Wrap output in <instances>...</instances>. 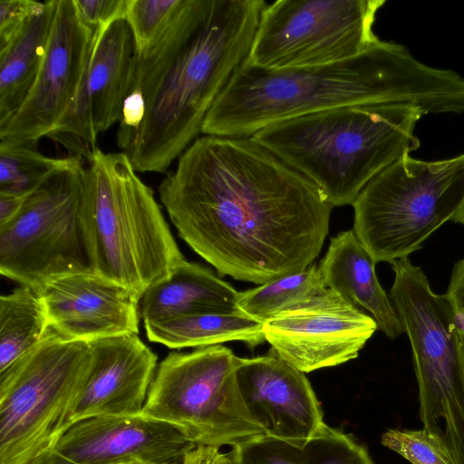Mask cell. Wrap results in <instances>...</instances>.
<instances>
[{
  "label": "cell",
  "instance_id": "ac0fdd59",
  "mask_svg": "<svg viewBox=\"0 0 464 464\" xmlns=\"http://www.w3.org/2000/svg\"><path fill=\"white\" fill-rule=\"evenodd\" d=\"M88 343L92 364L69 425L92 417L140 413L157 370V355L136 334Z\"/></svg>",
  "mask_w": 464,
  "mask_h": 464
},
{
  "label": "cell",
  "instance_id": "d4e9b609",
  "mask_svg": "<svg viewBox=\"0 0 464 464\" xmlns=\"http://www.w3.org/2000/svg\"><path fill=\"white\" fill-rule=\"evenodd\" d=\"M38 141L0 140V193L27 196L82 159L44 155Z\"/></svg>",
  "mask_w": 464,
  "mask_h": 464
},
{
  "label": "cell",
  "instance_id": "52a82bcc",
  "mask_svg": "<svg viewBox=\"0 0 464 464\" xmlns=\"http://www.w3.org/2000/svg\"><path fill=\"white\" fill-rule=\"evenodd\" d=\"M464 197V153L427 161L405 155L362 190L353 232L376 263L409 257L447 221Z\"/></svg>",
  "mask_w": 464,
  "mask_h": 464
},
{
  "label": "cell",
  "instance_id": "d590c367",
  "mask_svg": "<svg viewBox=\"0 0 464 464\" xmlns=\"http://www.w3.org/2000/svg\"><path fill=\"white\" fill-rule=\"evenodd\" d=\"M450 221L464 225V197Z\"/></svg>",
  "mask_w": 464,
  "mask_h": 464
},
{
  "label": "cell",
  "instance_id": "7c38bea8",
  "mask_svg": "<svg viewBox=\"0 0 464 464\" xmlns=\"http://www.w3.org/2000/svg\"><path fill=\"white\" fill-rule=\"evenodd\" d=\"M377 329L370 314L329 288L263 325L271 348L303 372L357 358Z\"/></svg>",
  "mask_w": 464,
  "mask_h": 464
},
{
  "label": "cell",
  "instance_id": "8992f818",
  "mask_svg": "<svg viewBox=\"0 0 464 464\" xmlns=\"http://www.w3.org/2000/svg\"><path fill=\"white\" fill-rule=\"evenodd\" d=\"M92 352L86 342L45 337L0 373V464H27L53 450L86 384Z\"/></svg>",
  "mask_w": 464,
  "mask_h": 464
},
{
  "label": "cell",
  "instance_id": "484cf974",
  "mask_svg": "<svg viewBox=\"0 0 464 464\" xmlns=\"http://www.w3.org/2000/svg\"><path fill=\"white\" fill-rule=\"evenodd\" d=\"M327 289L318 266L286 275L252 289L239 292L237 305L246 315L265 323Z\"/></svg>",
  "mask_w": 464,
  "mask_h": 464
},
{
  "label": "cell",
  "instance_id": "ba28073f",
  "mask_svg": "<svg viewBox=\"0 0 464 464\" xmlns=\"http://www.w3.org/2000/svg\"><path fill=\"white\" fill-rule=\"evenodd\" d=\"M237 360L221 344L169 353L140 413L179 427L197 446L233 447L263 435L240 396Z\"/></svg>",
  "mask_w": 464,
  "mask_h": 464
},
{
  "label": "cell",
  "instance_id": "277c9868",
  "mask_svg": "<svg viewBox=\"0 0 464 464\" xmlns=\"http://www.w3.org/2000/svg\"><path fill=\"white\" fill-rule=\"evenodd\" d=\"M425 113L411 104H362L291 118L250 138L311 180L334 207L353 205L366 185L420 146Z\"/></svg>",
  "mask_w": 464,
  "mask_h": 464
},
{
  "label": "cell",
  "instance_id": "836d02e7",
  "mask_svg": "<svg viewBox=\"0 0 464 464\" xmlns=\"http://www.w3.org/2000/svg\"><path fill=\"white\" fill-rule=\"evenodd\" d=\"M27 464H77L69 459L62 456L56 450H48L33 460H31Z\"/></svg>",
  "mask_w": 464,
  "mask_h": 464
},
{
  "label": "cell",
  "instance_id": "3957f363",
  "mask_svg": "<svg viewBox=\"0 0 464 464\" xmlns=\"http://www.w3.org/2000/svg\"><path fill=\"white\" fill-rule=\"evenodd\" d=\"M262 0H198L171 56L136 65L119 128L137 172L164 173L201 133L203 121L250 51Z\"/></svg>",
  "mask_w": 464,
  "mask_h": 464
},
{
  "label": "cell",
  "instance_id": "d6a6232c",
  "mask_svg": "<svg viewBox=\"0 0 464 464\" xmlns=\"http://www.w3.org/2000/svg\"><path fill=\"white\" fill-rule=\"evenodd\" d=\"M25 198L0 193V226L10 221L19 212Z\"/></svg>",
  "mask_w": 464,
  "mask_h": 464
},
{
  "label": "cell",
  "instance_id": "30bf717a",
  "mask_svg": "<svg viewBox=\"0 0 464 464\" xmlns=\"http://www.w3.org/2000/svg\"><path fill=\"white\" fill-rule=\"evenodd\" d=\"M82 160L26 196L0 226V273L38 294L52 279L92 270L82 229Z\"/></svg>",
  "mask_w": 464,
  "mask_h": 464
},
{
  "label": "cell",
  "instance_id": "5b68a950",
  "mask_svg": "<svg viewBox=\"0 0 464 464\" xmlns=\"http://www.w3.org/2000/svg\"><path fill=\"white\" fill-rule=\"evenodd\" d=\"M82 229L90 267L140 300L185 258L151 188L123 152L87 160Z\"/></svg>",
  "mask_w": 464,
  "mask_h": 464
},
{
  "label": "cell",
  "instance_id": "9a60e30c",
  "mask_svg": "<svg viewBox=\"0 0 464 464\" xmlns=\"http://www.w3.org/2000/svg\"><path fill=\"white\" fill-rule=\"evenodd\" d=\"M236 375L243 402L265 435L304 443L325 424L304 373L272 348L262 356L238 357Z\"/></svg>",
  "mask_w": 464,
  "mask_h": 464
},
{
  "label": "cell",
  "instance_id": "83f0119b",
  "mask_svg": "<svg viewBox=\"0 0 464 464\" xmlns=\"http://www.w3.org/2000/svg\"><path fill=\"white\" fill-rule=\"evenodd\" d=\"M382 444L411 464H450L435 440L424 430H387Z\"/></svg>",
  "mask_w": 464,
  "mask_h": 464
},
{
  "label": "cell",
  "instance_id": "4316f807",
  "mask_svg": "<svg viewBox=\"0 0 464 464\" xmlns=\"http://www.w3.org/2000/svg\"><path fill=\"white\" fill-rule=\"evenodd\" d=\"M185 0H128L125 19L135 43L136 57H145L165 36Z\"/></svg>",
  "mask_w": 464,
  "mask_h": 464
},
{
  "label": "cell",
  "instance_id": "7a4b0ae2",
  "mask_svg": "<svg viewBox=\"0 0 464 464\" xmlns=\"http://www.w3.org/2000/svg\"><path fill=\"white\" fill-rule=\"evenodd\" d=\"M403 103L425 114L464 112V78L379 40L357 56L327 64L264 69L244 61L207 114L201 133L251 137L275 123L332 108Z\"/></svg>",
  "mask_w": 464,
  "mask_h": 464
},
{
  "label": "cell",
  "instance_id": "f1b7e54d",
  "mask_svg": "<svg viewBox=\"0 0 464 464\" xmlns=\"http://www.w3.org/2000/svg\"><path fill=\"white\" fill-rule=\"evenodd\" d=\"M82 23L100 32L115 20L125 18L128 0H72Z\"/></svg>",
  "mask_w": 464,
  "mask_h": 464
},
{
  "label": "cell",
  "instance_id": "8d00e7d4",
  "mask_svg": "<svg viewBox=\"0 0 464 464\" xmlns=\"http://www.w3.org/2000/svg\"><path fill=\"white\" fill-rule=\"evenodd\" d=\"M127 464H143V463H127Z\"/></svg>",
  "mask_w": 464,
  "mask_h": 464
},
{
  "label": "cell",
  "instance_id": "9c48e42d",
  "mask_svg": "<svg viewBox=\"0 0 464 464\" xmlns=\"http://www.w3.org/2000/svg\"><path fill=\"white\" fill-rule=\"evenodd\" d=\"M391 265L389 295L411 343L423 429L447 437L464 433V372L453 308L409 257Z\"/></svg>",
  "mask_w": 464,
  "mask_h": 464
},
{
  "label": "cell",
  "instance_id": "44dd1931",
  "mask_svg": "<svg viewBox=\"0 0 464 464\" xmlns=\"http://www.w3.org/2000/svg\"><path fill=\"white\" fill-rule=\"evenodd\" d=\"M58 0L41 2L20 33L0 48V129L28 95L41 67Z\"/></svg>",
  "mask_w": 464,
  "mask_h": 464
},
{
  "label": "cell",
  "instance_id": "1f68e13d",
  "mask_svg": "<svg viewBox=\"0 0 464 464\" xmlns=\"http://www.w3.org/2000/svg\"><path fill=\"white\" fill-rule=\"evenodd\" d=\"M445 295L453 310L464 316V257L455 263Z\"/></svg>",
  "mask_w": 464,
  "mask_h": 464
},
{
  "label": "cell",
  "instance_id": "2e32d148",
  "mask_svg": "<svg viewBox=\"0 0 464 464\" xmlns=\"http://www.w3.org/2000/svg\"><path fill=\"white\" fill-rule=\"evenodd\" d=\"M196 446L179 427L139 413L75 422L53 450L77 464H179Z\"/></svg>",
  "mask_w": 464,
  "mask_h": 464
},
{
  "label": "cell",
  "instance_id": "d6986e66",
  "mask_svg": "<svg viewBox=\"0 0 464 464\" xmlns=\"http://www.w3.org/2000/svg\"><path fill=\"white\" fill-rule=\"evenodd\" d=\"M376 262L353 229L340 232L330 240L318 268L327 288L353 305L366 310L378 329L394 340L404 331L390 295L381 285Z\"/></svg>",
  "mask_w": 464,
  "mask_h": 464
},
{
  "label": "cell",
  "instance_id": "7402d4cb",
  "mask_svg": "<svg viewBox=\"0 0 464 464\" xmlns=\"http://www.w3.org/2000/svg\"><path fill=\"white\" fill-rule=\"evenodd\" d=\"M235 464H374L352 435L324 424L304 443L265 434L232 447Z\"/></svg>",
  "mask_w": 464,
  "mask_h": 464
},
{
  "label": "cell",
  "instance_id": "e0dca14e",
  "mask_svg": "<svg viewBox=\"0 0 464 464\" xmlns=\"http://www.w3.org/2000/svg\"><path fill=\"white\" fill-rule=\"evenodd\" d=\"M39 295L50 328L63 339L90 343L139 334L140 300L92 270L55 277Z\"/></svg>",
  "mask_w": 464,
  "mask_h": 464
},
{
  "label": "cell",
  "instance_id": "8fae6325",
  "mask_svg": "<svg viewBox=\"0 0 464 464\" xmlns=\"http://www.w3.org/2000/svg\"><path fill=\"white\" fill-rule=\"evenodd\" d=\"M385 0H277L262 9L246 62L279 70L346 60L380 39L372 30Z\"/></svg>",
  "mask_w": 464,
  "mask_h": 464
},
{
  "label": "cell",
  "instance_id": "f546056e",
  "mask_svg": "<svg viewBox=\"0 0 464 464\" xmlns=\"http://www.w3.org/2000/svg\"><path fill=\"white\" fill-rule=\"evenodd\" d=\"M40 4L33 0H0V48L20 33Z\"/></svg>",
  "mask_w": 464,
  "mask_h": 464
},
{
  "label": "cell",
  "instance_id": "5bb4252c",
  "mask_svg": "<svg viewBox=\"0 0 464 464\" xmlns=\"http://www.w3.org/2000/svg\"><path fill=\"white\" fill-rule=\"evenodd\" d=\"M136 63V48L125 18L97 35L74 102L47 136L71 156L88 160L100 134L120 121Z\"/></svg>",
  "mask_w": 464,
  "mask_h": 464
},
{
  "label": "cell",
  "instance_id": "e575fe53",
  "mask_svg": "<svg viewBox=\"0 0 464 464\" xmlns=\"http://www.w3.org/2000/svg\"><path fill=\"white\" fill-rule=\"evenodd\" d=\"M456 339H457V343H458V348H459L460 362H461L462 370L464 372V334L459 332L457 329H456Z\"/></svg>",
  "mask_w": 464,
  "mask_h": 464
},
{
  "label": "cell",
  "instance_id": "4dcf8cb0",
  "mask_svg": "<svg viewBox=\"0 0 464 464\" xmlns=\"http://www.w3.org/2000/svg\"><path fill=\"white\" fill-rule=\"evenodd\" d=\"M179 464H235L230 453H221L219 449L196 446L188 451Z\"/></svg>",
  "mask_w": 464,
  "mask_h": 464
},
{
  "label": "cell",
  "instance_id": "603a6c76",
  "mask_svg": "<svg viewBox=\"0 0 464 464\" xmlns=\"http://www.w3.org/2000/svg\"><path fill=\"white\" fill-rule=\"evenodd\" d=\"M264 323L245 314H196L144 323L150 342L169 348L208 347L240 341L253 349L266 341Z\"/></svg>",
  "mask_w": 464,
  "mask_h": 464
},
{
  "label": "cell",
  "instance_id": "ffe728a7",
  "mask_svg": "<svg viewBox=\"0 0 464 464\" xmlns=\"http://www.w3.org/2000/svg\"><path fill=\"white\" fill-rule=\"evenodd\" d=\"M238 294L210 269L181 261L166 278L149 287L140 301V317L151 320L196 314H244Z\"/></svg>",
  "mask_w": 464,
  "mask_h": 464
},
{
  "label": "cell",
  "instance_id": "4fadbf2b",
  "mask_svg": "<svg viewBox=\"0 0 464 464\" xmlns=\"http://www.w3.org/2000/svg\"><path fill=\"white\" fill-rule=\"evenodd\" d=\"M99 33L82 23L72 0H58L36 79L0 129V140L38 141L57 127L74 102Z\"/></svg>",
  "mask_w": 464,
  "mask_h": 464
},
{
  "label": "cell",
  "instance_id": "cb8c5ba5",
  "mask_svg": "<svg viewBox=\"0 0 464 464\" xmlns=\"http://www.w3.org/2000/svg\"><path fill=\"white\" fill-rule=\"evenodd\" d=\"M50 326L40 295L21 285L0 297V373L6 372L47 334Z\"/></svg>",
  "mask_w": 464,
  "mask_h": 464
},
{
  "label": "cell",
  "instance_id": "6da1fadb",
  "mask_svg": "<svg viewBox=\"0 0 464 464\" xmlns=\"http://www.w3.org/2000/svg\"><path fill=\"white\" fill-rule=\"evenodd\" d=\"M179 236L219 276L263 285L320 254L333 207L250 137L198 138L159 186Z\"/></svg>",
  "mask_w": 464,
  "mask_h": 464
}]
</instances>
